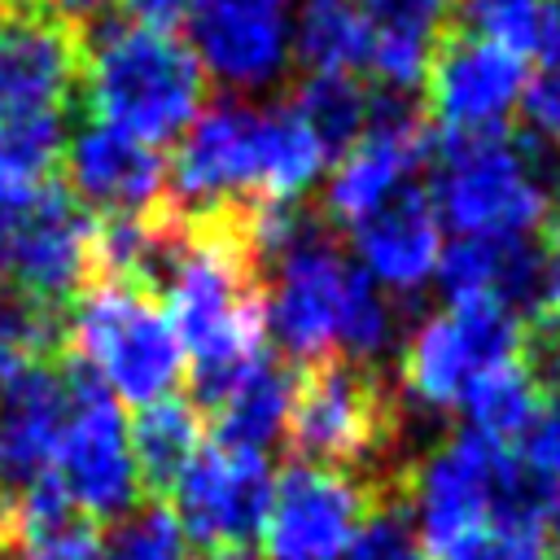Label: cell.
Listing matches in <instances>:
<instances>
[{"label": "cell", "mask_w": 560, "mask_h": 560, "mask_svg": "<svg viewBox=\"0 0 560 560\" xmlns=\"http://www.w3.org/2000/svg\"><path fill=\"white\" fill-rule=\"evenodd\" d=\"M289 52L306 74H354L368 61V26L354 0H298V13L289 18Z\"/></svg>", "instance_id": "cell-24"}, {"label": "cell", "mask_w": 560, "mask_h": 560, "mask_svg": "<svg viewBox=\"0 0 560 560\" xmlns=\"http://www.w3.org/2000/svg\"><path fill=\"white\" fill-rule=\"evenodd\" d=\"M101 560H188V542L171 516L166 503L140 508L118 521V529L105 538Z\"/></svg>", "instance_id": "cell-29"}, {"label": "cell", "mask_w": 560, "mask_h": 560, "mask_svg": "<svg viewBox=\"0 0 560 560\" xmlns=\"http://www.w3.org/2000/svg\"><path fill=\"white\" fill-rule=\"evenodd\" d=\"M66 153V114L0 122V184L39 188L57 179Z\"/></svg>", "instance_id": "cell-27"}, {"label": "cell", "mask_w": 560, "mask_h": 560, "mask_svg": "<svg viewBox=\"0 0 560 560\" xmlns=\"http://www.w3.org/2000/svg\"><path fill=\"white\" fill-rule=\"evenodd\" d=\"M525 118L534 136L560 158V66H542L525 88Z\"/></svg>", "instance_id": "cell-33"}, {"label": "cell", "mask_w": 560, "mask_h": 560, "mask_svg": "<svg viewBox=\"0 0 560 560\" xmlns=\"http://www.w3.org/2000/svg\"><path fill=\"white\" fill-rule=\"evenodd\" d=\"M262 267L271 276L262 293V319L284 359H350L372 368L394 350L398 302L359 271L319 214L293 210L284 241Z\"/></svg>", "instance_id": "cell-2"}, {"label": "cell", "mask_w": 560, "mask_h": 560, "mask_svg": "<svg viewBox=\"0 0 560 560\" xmlns=\"http://www.w3.org/2000/svg\"><path fill=\"white\" fill-rule=\"evenodd\" d=\"M525 337L529 328L494 298L446 302L442 311L424 315L402 341V398L429 416L459 411V398L486 368L525 354Z\"/></svg>", "instance_id": "cell-8"}, {"label": "cell", "mask_w": 560, "mask_h": 560, "mask_svg": "<svg viewBox=\"0 0 560 560\" xmlns=\"http://www.w3.org/2000/svg\"><path fill=\"white\" fill-rule=\"evenodd\" d=\"M341 560H433V556L420 542L407 508L376 503V508H368V516L354 529V538H350Z\"/></svg>", "instance_id": "cell-30"}, {"label": "cell", "mask_w": 560, "mask_h": 560, "mask_svg": "<svg viewBox=\"0 0 560 560\" xmlns=\"http://www.w3.org/2000/svg\"><path fill=\"white\" fill-rule=\"evenodd\" d=\"M350 245H354L350 258L376 289H385L389 298L420 293L433 280L438 258L446 249L442 219L429 201V188L411 184L398 197H389L381 210L359 219L350 228Z\"/></svg>", "instance_id": "cell-19"}, {"label": "cell", "mask_w": 560, "mask_h": 560, "mask_svg": "<svg viewBox=\"0 0 560 560\" xmlns=\"http://www.w3.org/2000/svg\"><path fill=\"white\" fill-rule=\"evenodd\" d=\"M542 254H547V262H551V280H556V315H560V206H556V214L547 219Z\"/></svg>", "instance_id": "cell-38"}, {"label": "cell", "mask_w": 560, "mask_h": 560, "mask_svg": "<svg viewBox=\"0 0 560 560\" xmlns=\"http://www.w3.org/2000/svg\"><path fill=\"white\" fill-rule=\"evenodd\" d=\"M206 560H249L245 551H214V556H206Z\"/></svg>", "instance_id": "cell-40"}, {"label": "cell", "mask_w": 560, "mask_h": 560, "mask_svg": "<svg viewBox=\"0 0 560 560\" xmlns=\"http://www.w3.org/2000/svg\"><path fill=\"white\" fill-rule=\"evenodd\" d=\"M438 560H542V521L494 516L451 542Z\"/></svg>", "instance_id": "cell-31"}, {"label": "cell", "mask_w": 560, "mask_h": 560, "mask_svg": "<svg viewBox=\"0 0 560 560\" xmlns=\"http://www.w3.org/2000/svg\"><path fill=\"white\" fill-rule=\"evenodd\" d=\"M298 459L324 468H354L381 455L394 433L389 398L372 368L350 359L311 363V372L293 385V407L284 424Z\"/></svg>", "instance_id": "cell-10"}, {"label": "cell", "mask_w": 560, "mask_h": 560, "mask_svg": "<svg viewBox=\"0 0 560 560\" xmlns=\"http://www.w3.org/2000/svg\"><path fill=\"white\" fill-rule=\"evenodd\" d=\"M455 9L468 22L464 31L486 35L521 57L538 48L542 18H547V0H455Z\"/></svg>", "instance_id": "cell-28"}, {"label": "cell", "mask_w": 560, "mask_h": 560, "mask_svg": "<svg viewBox=\"0 0 560 560\" xmlns=\"http://www.w3.org/2000/svg\"><path fill=\"white\" fill-rule=\"evenodd\" d=\"M516 459L538 486H560V385L542 389L525 433L516 438Z\"/></svg>", "instance_id": "cell-32"}, {"label": "cell", "mask_w": 560, "mask_h": 560, "mask_svg": "<svg viewBox=\"0 0 560 560\" xmlns=\"http://www.w3.org/2000/svg\"><path fill=\"white\" fill-rule=\"evenodd\" d=\"M192 381L197 407H214L267 350L258 262L241 232V210L179 214L171 210L166 249L153 276Z\"/></svg>", "instance_id": "cell-1"}, {"label": "cell", "mask_w": 560, "mask_h": 560, "mask_svg": "<svg viewBox=\"0 0 560 560\" xmlns=\"http://www.w3.org/2000/svg\"><path fill=\"white\" fill-rule=\"evenodd\" d=\"M4 4H22V0H4Z\"/></svg>", "instance_id": "cell-42"}, {"label": "cell", "mask_w": 560, "mask_h": 560, "mask_svg": "<svg viewBox=\"0 0 560 560\" xmlns=\"http://www.w3.org/2000/svg\"><path fill=\"white\" fill-rule=\"evenodd\" d=\"M66 350L118 407H144L175 394L188 368L162 298L144 284L105 276L70 302Z\"/></svg>", "instance_id": "cell-6"}, {"label": "cell", "mask_w": 560, "mask_h": 560, "mask_svg": "<svg viewBox=\"0 0 560 560\" xmlns=\"http://www.w3.org/2000/svg\"><path fill=\"white\" fill-rule=\"evenodd\" d=\"M122 18L131 22H149V26H171L175 18H184L197 0H118Z\"/></svg>", "instance_id": "cell-35"}, {"label": "cell", "mask_w": 560, "mask_h": 560, "mask_svg": "<svg viewBox=\"0 0 560 560\" xmlns=\"http://www.w3.org/2000/svg\"><path fill=\"white\" fill-rule=\"evenodd\" d=\"M83 83V35L44 0L0 9V122L66 114Z\"/></svg>", "instance_id": "cell-14"}, {"label": "cell", "mask_w": 560, "mask_h": 560, "mask_svg": "<svg viewBox=\"0 0 560 560\" xmlns=\"http://www.w3.org/2000/svg\"><path fill=\"white\" fill-rule=\"evenodd\" d=\"M429 201L455 236L534 241L560 206V158L538 136H442Z\"/></svg>", "instance_id": "cell-5"}, {"label": "cell", "mask_w": 560, "mask_h": 560, "mask_svg": "<svg viewBox=\"0 0 560 560\" xmlns=\"http://www.w3.org/2000/svg\"><path fill=\"white\" fill-rule=\"evenodd\" d=\"M420 88L442 136H494L508 131L512 114L525 105L529 70L521 52L486 35L446 31Z\"/></svg>", "instance_id": "cell-12"}, {"label": "cell", "mask_w": 560, "mask_h": 560, "mask_svg": "<svg viewBox=\"0 0 560 560\" xmlns=\"http://www.w3.org/2000/svg\"><path fill=\"white\" fill-rule=\"evenodd\" d=\"M70 363V416L52 455V477L70 508L88 521H122L140 499V468L131 455V433L122 407L66 354Z\"/></svg>", "instance_id": "cell-9"}, {"label": "cell", "mask_w": 560, "mask_h": 560, "mask_svg": "<svg viewBox=\"0 0 560 560\" xmlns=\"http://www.w3.org/2000/svg\"><path fill=\"white\" fill-rule=\"evenodd\" d=\"M368 508L372 503L359 477L298 459L276 477L271 508L258 534L262 556L267 560H341Z\"/></svg>", "instance_id": "cell-15"}, {"label": "cell", "mask_w": 560, "mask_h": 560, "mask_svg": "<svg viewBox=\"0 0 560 560\" xmlns=\"http://www.w3.org/2000/svg\"><path fill=\"white\" fill-rule=\"evenodd\" d=\"M556 328H560V315H556Z\"/></svg>", "instance_id": "cell-43"}, {"label": "cell", "mask_w": 560, "mask_h": 560, "mask_svg": "<svg viewBox=\"0 0 560 560\" xmlns=\"http://www.w3.org/2000/svg\"><path fill=\"white\" fill-rule=\"evenodd\" d=\"M188 48L206 79L232 92H262L280 83L293 61L284 9L249 0H197L188 9Z\"/></svg>", "instance_id": "cell-18"}, {"label": "cell", "mask_w": 560, "mask_h": 560, "mask_svg": "<svg viewBox=\"0 0 560 560\" xmlns=\"http://www.w3.org/2000/svg\"><path fill=\"white\" fill-rule=\"evenodd\" d=\"M57 18H66L70 26H88V22H96L101 13H105V4L109 0H44Z\"/></svg>", "instance_id": "cell-37"}, {"label": "cell", "mask_w": 560, "mask_h": 560, "mask_svg": "<svg viewBox=\"0 0 560 560\" xmlns=\"http://www.w3.org/2000/svg\"><path fill=\"white\" fill-rule=\"evenodd\" d=\"M368 26V61L363 70L381 92L411 96L424 83L429 57L446 35L455 0H354Z\"/></svg>", "instance_id": "cell-21"}, {"label": "cell", "mask_w": 560, "mask_h": 560, "mask_svg": "<svg viewBox=\"0 0 560 560\" xmlns=\"http://www.w3.org/2000/svg\"><path fill=\"white\" fill-rule=\"evenodd\" d=\"M31 197H35V188H9V184H0V284H9L13 249H18V236H22Z\"/></svg>", "instance_id": "cell-34"}, {"label": "cell", "mask_w": 560, "mask_h": 560, "mask_svg": "<svg viewBox=\"0 0 560 560\" xmlns=\"http://www.w3.org/2000/svg\"><path fill=\"white\" fill-rule=\"evenodd\" d=\"M127 433H131L140 486L153 494H166L175 486V477L188 468V459L206 446L201 407L179 398V394H166L158 402L136 407V416L127 420Z\"/></svg>", "instance_id": "cell-23"}, {"label": "cell", "mask_w": 560, "mask_h": 560, "mask_svg": "<svg viewBox=\"0 0 560 560\" xmlns=\"http://www.w3.org/2000/svg\"><path fill=\"white\" fill-rule=\"evenodd\" d=\"M534 52L542 57V66H560V0H547V18Z\"/></svg>", "instance_id": "cell-36"}, {"label": "cell", "mask_w": 560, "mask_h": 560, "mask_svg": "<svg viewBox=\"0 0 560 560\" xmlns=\"http://www.w3.org/2000/svg\"><path fill=\"white\" fill-rule=\"evenodd\" d=\"M96 280V214L61 184L48 179L35 188L9 284L66 311Z\"/></svg>", "instance_id": "cell-17"}, {"label": "cell", "mask_w": 560, "mask_h": 560, "mask_svg": "<svg viewBox=\"0 0 560 560\" xmlns=\"http://www.w3.org/2000/svg\"><path fill=\"white\" fill-rule=\"evenodd\" d=\"M538 398H542V385H538L534 368L525 363V354H516V359H503V363L486 368L468 385V394L459 398V411H464L468 429H477V433H486L503 446H516V438L525 433Z\"/></svg>", "instance_id": "cell-26"}, {"label": "cell", "mask_w": 560, "mask_h": 560, "mask_svg": "<svg viewBox=\"0 0 560 560\" xmlns=\"http://www.w3.org/2000/svg\"><path fill=\"white\" fill-rule=\"evenodd\" d=\"M83 35V96L96 122L122 127L149 144L184 136L206 105V70L171 26L96 18Z\"/></svg>", "instance_id": "cell-4"}, {"label": "cell", "mask_w": 560, "mask_h": 560, "mask_svg": "<svg viewBox=\"0 0 560 560\" xmlns=\"http://www.w3.org/2000/svg\"><path fill=\"white\" fill-rule=\"evenodd\" d=\"M293 372L262 354L210 411H214V442L236 446V451H258L267 455V446L284 433L289 424V407H293Z\"/></svg>", "instance_id": "cell-22"}, {"label": "cell", "mask_w": 560, "mask_h": 560, "mask_svg": "<svg viewBox=\"0 0 560 560\" xmlns=\"http://www.w3.org/2000/svg\"><path fill=\"white\" fill-rule=\"evenodd\" d=\"M289 109L311 127V136L328 149V158L332 153L341 158L363 136V127L372 118V92L350 70L302 74L289 96Z\"/></svg>", "instance_id": "cell-25"}, {"label": "cell", "mask_w": 560, "mask_h": 560, "mask_svg": "<svg viewBox=\"0 0 560 560\" xmlns=\"http://www.w3.org/2000/svg\"><path fill=\"white\" fill-rule=\"evenodd\" d=\"M61 184L96 219H140L162 210L171 192V162L158 144L92 118L66 136Z\"/></svg>", "instance_id": "cell-16"}, {"label": "cell", "mask_w": 560, "mask_h": 560, "mask_svg": "<svg viewBox=\"0 0 560 560\" xmlns=\"http://www.w3.org/2000/svg\"><path fill=\"white\" fill-rule=\"evenodd\" d=\"M70 416V363H31L0 394V490L22 494L31 481L52 472V455Z\"/></svg>", "instance_id": "cell-20"}, {"label": "cell", "mask_w": 560, "mask_h": 560, "mask_svg": "<svg viewBox=\"0 0 560 560\" xmlns=\"http://www.w3.org/2000/svg\"><path fill=\"white\" fill-rule=\"evenodd\" d=\"M328 166V149L284 105L223 96L201 105L171 158L179 214H228L241 206H293Z\"/></svg>", "instance_id": "cell-3"}, {"label": "cell", "mask_w": 560, "mask_h": 560, "mask_svg": "<svg viewBox=\"0 0 560 560\" xmlns=\"http://www.w3.org/2000/svg\"><path fill=\"white\" fill-rule=\"evenodd\" d=\"M249 4H271V9H284L289 0H249Z\"/></svg>", "instance_id": "cell-41"}, {"label": "cell", "mask_w": 560, "mask_h": 560, "mask_svg": "<svg viewBox=\"0 0 560 560\" xmlns=\"http://www.w3.org/2000/svg\"><path fill=\"white\" fill-rule=\"evenodd\" d=\"M429 131L411 96L402 92H372V118L363 136L337 158L324 184V223L354 228L389 197L416 184V171L429 162Z\"/></svg>", "instance_id": "cell-13"}, {"label": "cell", "mask_w": 560, "mask_h": 560, "mask_svg": "<svg viewBox=\"0 0 560 560\" xmlns=\"http://www.w3.org/2000/svg\"><path fill=\"white\" fill-rule=\"evenodd\" d=\"M547 494L551 490L521 468L512 446L468 424L442 438L407 477V512L433 560L494 516L542 521Z\"/></svg>", "instance_id": "cell-7"}, {"label": "cell", "mask_w": 560, "mask_h": 560, "mask_svg": "<svg viewBox=\"0 0 560 560\" xmlns=\"http://www.w3.org/2000/svg\"><path fill=\"white\" fill-rule=\"evenodd\" d=\"M276 472L267 455L236 451L223 442L201 446L166 490L171 516L184 542L214 551H241L262 534Z\"/></svg>", "instance_id": "cell-11"}, {"label": "cell", "mask_w": 560, "mask_h": 560, "mask_svg": "<svg viewBox=\"0 0 560 560\" xmlns=\"http://www.w3.org/2000/svg\"><path fill=\"white\" fill-rule=\"evenodd\" d=\"M542 542H551L560 556V486L556 494H547V508H542Z\"/></svg>", "instance_id": "cell-39"}]
</instances>
